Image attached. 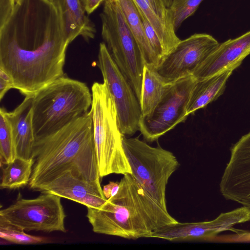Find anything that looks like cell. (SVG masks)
Masks as SVG:
<instances>
[{
  "label": "cell",
  "mask_w": 250,
  "mask_h": 250,
  "mask_svg": "<svg viewBox=\"0 0 250 250\" xmlns=\"http://www.w3.org/2000/svg\"><path fill=\"white\" fill-rule=\"evenodd\" d=\"M70 43L56 0H15L0 21V68L12 77L14 89L33 96L64 75Z\"/></svg>",
  "instance_id": "cell-1"
},
{
  "label": "cell",
  "mask_w": 250,
  "mask_h": 250,
  "mask_svg": "<svg viewBox=\"0 0 250 250\" xmlns=\"http://www.w3.org/2000/svg\"><path fill=\"white\" fill-rule=\"evenodd\" d=\"M29 187L37 190L72 170L90 181L100 180L90 111L58 131L35 141Z\"/></svg>",
  "instance_id": "cell-2"
},
{
  "label": "cell",
  "mask_w": 250,
  "mask_h": 250,
  "mask_svg": "<svg viewBox=\"0 0 250 250\" xmlns=\"http://www.w3.org/2000/svg\"><path fill=\"white\" fill-rule=\"evenodd\" d=\"M117 194L97 208H87L86 217L97 233L136 240L149 238L157 229L177 222L142 187L131 173L124 175Z\"/></svg>",
  "instance_id": "cell-3"
},
{
  "label": "cell",
  "mask_w": 250,
  "mask_h": 250,
  "mask_svg": "<svg viewBox=\"0 0 250 250\" xmlns=\"http://www.w3.org/2000/svg\"><path fill=\"white\" fill-rule=\"evenodd\" d=\"M91 91L83 82L64 76L37 91L32 100L35 141L62 128L88 112Z\"/></svg>",
  "instance_id": "cell-4"
},
{
  "label": "cell",
  "mask_w": 250,
  "mask_h": 250,
  "mask_svg": "<svg viewBox=\"0 0 250 250\" xmlns=\"http://www.w3.org/2000/svg\"><path fill=\"white\" fill-rule=\"evenodd\" d=\"M94 141L101 178L115 173H132L123 146L114 102L105 83L94 82L91 86Z\"/></svg>",
  "instance_id": "cell-5"
},
{
  "label": "cell",
  "mask_w": 250,
  "mask_h": 250,
  "mask_svg": "<svg viewBox=\"0 0 250 250\" xmlns=\"http://www.w3.org/2000/svg\"><path fill=\"white\" fill-rule=\"evenodd\" d=\"M100 17L104 42L140 104L145 62L138 44L115 0H104Z\"/></svg>",
  "instance_id": "cell-6"
},
{
  "label": "cell",
  "mask_w": 250,
  "mask_h": 250,
  "mask_svg": "<svg viewBox=\"0 0 250 250\" xmlns=\"http://www.w3.org/2000/svg\"><path fill=\"white\" fill-rule=\"evenodd\" d=\"M122 142L131 174L152 198L167 208L166 188L180 166L177 158L160 145L153 147L138 138L123 135Z\"/></svg>",
  "instance_id": "cell-7"
},
{
  "label": "cell",
  "mask_w": 250,
  "mask_h": 250,
  "mask_svg": "<svg viewBox=\"0 0 250 250\" xmlns=\"http://www.w3.org/2000/svg\"><path fill=\"white\" fill-rule=\"evenodd\" d=\"M61 199L48 193L34 199H23L19 195L13 204L0 210V217L23 230L65 232L66 215Z\"/></svg>",
  "instance_id": "cell-8"
},
{
  "label": "cell",
  "mask_w": 250,
  "mask_h": 250,
  "mask_svg": "<svg viewBox=\"0 0 250 250\" xmlns=\"http://www.w3.org/2000/svg\"><path fill=\"white\" fill-rule=\"evenodd\" d=\"M196 81L191 75L166 84L164 94L152 112L140 118L139 131L146 141H157L186 121L187 105Z\"/></svg>",
  "instance_id": "cell-9"
},
{
  "label": "cell",
  "mask_w": 250,
  "mask_h": 250,
  "mask_svg": "<svg viewBox=\"0 0 250 250\" xmlns=\"http://www.w3.org/2000/svg\"><path fill=\"white\" fill-rule=\"evenodd\" d=\"M97 66L114 102L121 133L126 136L133 135L139 130V123L141 116L140 103L104 42L99 45Z\"/></svg>",
  "instance_id": "cell-10"
},
{
  "label": "cell",
  "mask_w": 250,
  "mask_h": 250,
  "mask_svg": "<svg viewBox=\"0 0 250 250\" xmlns=\"http://www.w3.org/2000/svg\"><path fill=\"white\" fill-rule=\"evenodd\" d=\"M220 43L211 35L195 33L179 42L155 68L166 84L191 76Z\"/></svg>",
  "instance_id": "cell-11"
},
{
  "label": "cell",
  "mask_w": 250,
  "mask_h": 250,
  "mask_svg": "<svg viewBox=\"0 0 250 250\" xmlns=\"http://www.w3.org/2000/svg\"><path fill=\"white\" fill-rule=\"evenodd\" d=\"M221 194L250 209V132L231 149L230 158L220 183Z\"/></svg>",
  "instance_id": "cell-12"
},
{
  "label": "cell",
  "mask_w": 250,
  "mask_h": 250,
  "mask_svg": "<svg viewBox=\"0 0 250 250\" xmlns=\"http://www.w3.org/2000/svg\"><path fill=\"white\" fill-rule=\"evenodd\" d=\"M37 191L53 194L84 205L87 208L99 207L107 201L100 180H87L72 170L62 173Z\"/></svg>",
  "instance_id": "cell-13"
},
{
  "label": "cell",
  "mask_w": 250,
  "mask_h": 250,
  "mask_svg": "<svg viewBox=\"0 0 250 250\" xmlns=\"http://www.w3.org/2000/svg\"><path fill=\"white\" fill-rule=\"evenodd\" d=\"M249 54L250 30L238 37L220 43L192 76L198 81L226 70H234Z\"/></svg>",
  "instance_id": "cell-14"
},
{
  "label": "cell",
  "mask_w": 250,
  "mask_h": 250,
  "mask_svg": "<svg viewBox=\"0 0 250 250\" xmlns=\"http://www.w3.org/2000/svg\"><path fill=\"white\" fill-rule=\"evenodd\" d=\"M33 96L25 97L12 111H6L14 146L16 157L32 158L35 137L32 122Z\"/></svg>",
  "instance_id": "cell-15"
},
{
  "label": "cell",
  "mask_w": 250,
  "mask_h": 250,
  "mask_svg": "<svg viewBox=\"0 0 250 250\" xmlns=\"http://www.w3.org/2000/svg\"><path fill=\"white\" fill-rule=\"evenodd\" d=\"M223 220L217 217L208 221L180 223L163 226L155 230L149 238L172 242L205 240L213 238L224 229Z\"/></svg>",
  "instance_id": "cell-16"
},
{
  "label": "cell",
  "mask_w": 250,
  "mask_h": 250,
  "mask_svg": "<svg viewBox=\"0 0 250 250\" xmlns=\"http://www.w3.org/2000/svg\"><path fill=\"white\" fill-rule=\"evenodd\" d=\"M61 9L65 29L70 42L78 37L88 42L94 38L96 29L87 16L81 0H56Z\"/></svg>",
  "instance_id": "cell-17"
},
{
  "label": "cell",
  "mask_w": 250,
  "mask_h": 250,
  "mask_svg": "<svg viewBox=\"0 0 250 250\" xmlns=\"http://www.w3.org/2000/svg\"><path fill=\"white\" fill-rule=\"evenodd\" d=\"M234 70H226L213 76L196 81L187 107V115L193 114L217 99L224 91L227 81Z\"/></svg>",
  "instance_id": "cell-18"
},
{
  "label": "cell",
  "mask_w": 250,
  "mask_h": 250,
  "mask_svg": "<svg viewBox=\"0 0 250 250\" xmlns=\"http://www.w3.org/2000/svg\"><path fill=\"white\" fill-rule=\"evenodd\" d=\"M120 7L138 44L145 64L154 67L160 62L145 34L137 7L133 0H115Z\"/></svg>",
  "instance_id": "cell-19"
},
{
  "label": "cell",
  "mask_w": 250,
  "mask_h": 250,
  "mask_svg": "<svg viewBox=\"0 0 250 250\" xmlns=\"http://www.w3.org/2000/svg\"><path fill=\"white\" fill-rule=\"evenodd\" d=\"M166 84L154 67L145 65L140 106L141 116L150 114L164 94Z\"/></svg>",
  "instance_id": "cell-20"
},
{
  "label": "cell",
  "mask_w": 250,
  "mask_h": 250,
  "mask_svg": "<svg viewBox=\"0 0 250 250\" xmlns=\"http://www.w3.org/2000/svg\"><path fill=\"white\" fill-rule=\"evenodd\" d=\"M34 161L16 157L2 169L1 188L15 189L29 184Z\"/></svg>",
  "instance_id": "cell-21"
},
{
  "label": "cell",
  "mask_w": 250,
  "mask_h": 250,
  "mask_svg": "<svg viewBox=\"0 0 250 250\" xmlns=\"http://www.w3.org/2000/svg\"><path fill=\"white\" fill-rule=\"evenodd\" d=\"M133 0L155 30L166 56L181 40L176 35V31L159 17L145 0Z\"/></svg>",
  "instance_id": "cell-22"
},
{
  "label": "cell",
  "mask_w": 250,
  "mask_h": 250,
  "mask_svg": "<svg viewBox=\"0 0 250 250\" xmlns=\"http://www.w3.org/2000/svg\"><path fill=\"white\" fill-rule=\"evenodd\" d=\"M6 110L0 109V154L1 164L6 165L16 158L13 136Z\"/></svg>",
  "instance_id": "cell-23"
},
{
  "label": "cell",
  "mask_w": 250,
  "mask_h": 250,
  "mask_svg": "<svg viewBox=\"0 0 250 250\" xmlns=\"http://www.w3.org/2000/svg\"><path fill=\"white\" fill-rule=\"evenodd\" d=\"M0 237L1 238L18 244H33L43 243L46 239L42 237L28 234L0 217Z\"/></svg>",
  "instance_id": "cell-24"
},
{
  "label": "cell",
  "mask_w": 250,
  "mask_h": 250,
  "mask_svg": "<svg viewBox=\"0 0 250 250\" xmlns=\"http://www.w3.org/2000/svg\"><path fill=\"white\" fill-rule=\"evenodd\" d=\"M204 0H173L169 9L176 31L183 22L192 15Z\"/></svg>",
  "instance_id": "cell-25"
},
{
  "label": "cell",
  "mask_w": 250,
  "mask_h": 250,
  "mask_svg": "<svg viewBox=\"0 0 250 250\" xmlns=\"http://www.w3.org/2000/svg\"><path fill=\"white\" fill-rule=\"evenodd\" d=\"M138 10L147 40L153 51L161 62L165 56L162 42L152 26L146 19L143 13L138 8Z\"/></svg>",
  "instance_id": "cell-26"
},
{
  "label": "cell",
  "mask_w": 250,
  "mask_h": 250,
  "mask_svg": "<svg viewBox=\"0 0 250 250\" xmlns=\"http://www.w3.org/2000/svg\"><path fill=\"white\" fill-rule=\"evenodd\" d=\"M145 0L159 17L169 26L174 28L171 12L169 8L167 7L164 0Z\"/></svg>",
  "instance_id": "cell-27"
},
{
  "label": "cell",
  "mask_w": 250,
  "mask_h": 250,
  "mask_svg": "<svg viewBox=\"0 0 250 250\" xmlns=\"http://www.w3.org/2000/svg\"><path fill=\"white\" fill-rule=\"evenodd\" d=\"M11 88H14V81L12 77L4 70L0 68V100Z\"/></svg>",
  "instance_id": "cell-28"
},
{
  "label": "cell",
  "mask_w": 250,
  "mask_h": 250,
  "mask_svg": "<svg viewBox=\"0 0 250 250\" xmlns=\"http://www.w3.org/2000/svg\"><path fill=\"white\" fill-rule=\"evenodd\" d=\"M120 183L118 182L110 181L108 184L104 186L103 191L105 198L108 199L115 195L119 188Z\"/></svg>",
  "instance_id": "cell-29"
},
{
  "label": "cell",
  "mask_w": 250,
  "mask_h": 250,
  "mask_svg": "<svg viewBox=\"0 0 250 250\" xmlns=\"http://www.w3.org/2000/svg\"><path fill=\"white\" fill-rule=\"evenodd\" d=\"M105 0H81L87 15L93 13Z\"/></svg>",
  "instance_id": "cell-30"
},
{
  "label": "cell",
  "mask_w": 250,
  "mask_h": 250,
  "mask_svg": "<svg viewBox=\"0 0 250 250\" xmlns=\"http://www.w3.org/2000/svg\"><path fill=\"white\" fill-rule=\"evenodd\" d=\"M173 0H164L166 6L167 8H169Z\"/></svg>",
  "instance_id": "cell-31"
}]
</instances>
